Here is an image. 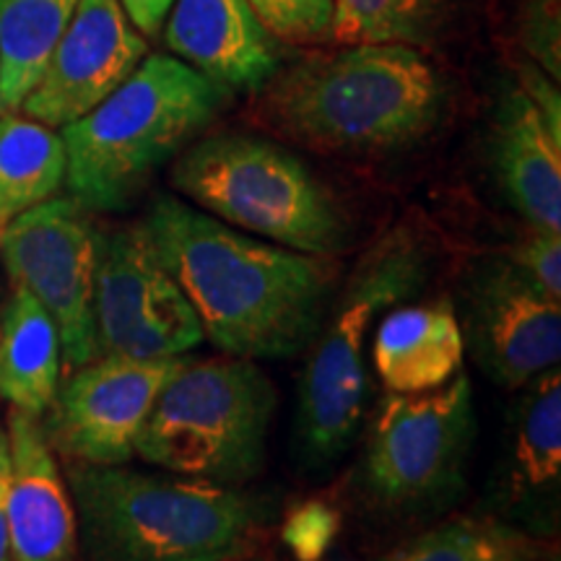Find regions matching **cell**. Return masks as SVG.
Wrapping results in <instances>:
<instances>
[{"label": "cell", "mask_w": 561, "mask_h": 561, "mask_svg": "<svg viewBox=\"0 0 561 561\" xmlns=\"http://www.w3.org/2000/svg\"><path fill=\"white\" fill-rule=\"evenodd\" d=\"M153 250L203 335L240 359H286L318 339L341 263L257 240L170 195L146 210Z\"/></svg>", "instance_id": "1"}, {"label": "cell", "mask_w": 561, "mask_h": 561, "mask_svg": "<svg viewBox=\"0 0 561 561\" xmlns=\"http://www.w3.org/2000/svg\"><path fill=\"white\" fill-rule=\"evenodd\" d=\"M445 83L409 45H348L301 60L265 83L263 112L278 133L333 153L416 144L439 123Z\"/></svg>", "instance_id": "2"}, {"label": "cell", "mask_w": 561, "mask_h": 561, "mask_svg": "<svg viewBox=\"0 0 561 561\" xmlns=\"http://www.w3.org/2000/svg\"><path fill=\"white\" fill-rule=\"evenodd\" d=\"M76 523L89 561H240L271 504L237 486L70 462Z\"/></svg>", "instance_id": "3"}, {"label": "cell", "mask_w": 561, "mask_h": 561, "mask_svg": "<svg viewBox=\"0 0 561 561\" xmlns=\"http://www.w3.org/2000/svg\"><path fill=\"white\" fill-rule=\"evenodd\" d=\"M229 102V91L172 55H146L107 100L62 125L66 185L89 210L136 198Z\"/></svg>", "instance_id": "4"}, {"label": "cell", "mask_w": 561, "mask_h": 561, "mask_svg": "<svg viewBox=\"0 0 561 561\" xmlns=\"http://www.w3.org/2000/svg\"><path fill=\"white\" fill-rule=\"evenodd\" d=\"M172 185L203 214L280 248L335 257L351 242L335 195L273 140L242 133L203 138L178 159Z\"/></svg>", "instance_id": "5"}, {"label": "cell", "mask_w": 561, "mask_h": 561, "mask_svg": "<svg viewBox=\"0 0 561 561\" xmlns=\"http://www.w3.org/2000/svg\"><path fill=\"white\" fill-rule=\"evenodd\" d=\"M276 405L252 359H185L159 390L136 455L167 473L237 486L263 471Z\"/></svg>", "instance_id": "6"}, {"label": "cell", "mask_w": 561, "mask_h": 561, "mask_svg": "<svg viewBox=\"0 0 561 561\" xmlns=\"http://www.w3.org/2000/svg\"><path fill=\"white\" fill-rule=\"evenodd\" d=\"M432 255L411 229H396L367 250L333 299L299 385L297 442L325 466L359 432L367 405L364 341L388 307L413 297L430 278Z\"/></svg>", "instance_id": "7"}, {"label": "cell", "mask_w": 561, "mask_h": 561, "mask_svg": "<svg viewBox=\"0 0 561 561\" xmlns=\"http://www.w3.org/2000/svg\"><path fill=\"white\" fill-rule=\"evenodd\" d=\"M473 437V385L462 371L437 390L390 392L367 437V491L382 507L403 512L450 500Z\"/></svg>", "instance_id": "8"}, {"label": "cell", "mask_w": 561, "mask_h": 561, "mask_svg": "<svg viewBox=\"0 0 561 561\" xmlns=\"http://www.w3.org/2000/svg\"><path fill=\"white\" fill-rule=\"evenodd\" d=\"M102 231L73 198H50L0 229V255L11 284L50 312L66 369L100 356L94 335V280Z\"/></svg>", "instance_id": "9"}, {"label": "cell", "mask_w": 561, "mask_h": 561, "mask_svg": "<svg viewBox=\"0 0 561 561\" xmlns=\"http://www.w3.org/2000/svg\"><path fill=\"white\" fill-rule=\"evenodd\" d=\"M94 335L100 356L123 359H178L203 341L198 314L140 221L102 234Z\"/></svg>", "instance_id": "10"}, {"label": "cell", "mask_w": 561, "mask_h": 561, "mask_svg": "<svg viewBox=\"0 0 561 561\" xmlns=\"http://www.w3.org/2000/svg\"><path fill=\"white\" fill-rule=\"evenodd\" d=\"M185 362L100 356L70 371L55 392L45 434L53 450L70 462L125 466L149 419L159 390Z\"/></svg>", "instance_id": "11"}, {"label": "cell", "mask_w": 561, "mask_h": 561, "mask_svg": "<svg viewBox=\"0 0 561 561\" xmlns=\"http://www.w3.org/2000/svg\"><path fill=\"white\" fill-rule=\"evenodd\" d=\"M460 331L491 380L510 390L528 388L561 362V299L507 257H496L468 280Z\"/></svg>", "instance_id": "12"}, {"label": "cell", "mask_w": 561, "mask_h": 561, "mask_svg": "<svg viewBox=\"0 0 561 561\" xmlns=\"http://www.w3.org/2000/svg\"><path fill=\"white\" fill-rule=\"evenodd\" d=\"M146 55L149 45L121 0H81L21 110L47 128H62L107 100Z\"/></svg>", "instance_id": "13"}, {"label": "cell", "mask_w": 561, "mask_h": 561, "mask_svg": "<svg viewBox=\"0 0 561 561\" xmlns=\"http://www.w3.org/2000/svg\"><path fill=\"white\" fill-rule=\"evenodd\" d=\"M491 159L502 193L533 229L561 231V96L541 68L504 89Z\"/></svg>", "instance_id": "14"}, {"label": "cell", "mask_w": 561, "mask_h": 561, "mask_svg": "<svg viewBox=\"0 0 561 561\" xmlns=\"http://www.w3.org/2000/svg\"><path fill=\"white\" fill-rule=\"evenodd\" d=\"M5 523L13 561H76L79 523L73 500L39 416H9V491Z\"/></svg>", "instance_id": "15"}, {"label": "cell", "mask_w": 561, "mask_h": 561, "mask_svg": "<svg viewBox=\"0 0 561 561\" xmlns=\"http://www.w3.org/2000/svg\"><path fill=\"white\" fill-rule=\"evenodd\" d=\"M164 39L182 62L227 91L263 89L278 73L276 37L248 0H174Z\"/></svg>", "instance_id": "16"}, {"label": "cell", "mask_w": 561, "mask_h": 561, "mask_svg": "<svg viewBox=\"0 0 561 561\" xmlns=\"http://www.w3.org/2000/svg\"><path fill=\"white\" fill-rule=\"evenodd\" d=\"M466 341L453 299L403 305L380 320L375 367L390 392H430L447 385L462 367Z\"/></svg>", "instance_id": "17"}, {"label": "cell", "mask_w": 561, "mask_h": 561, "mask_svg": "<svg viewBox=\"0 0 561 561\" xmlns=\"http://www.w3.org/2000/svg\"><path fill=\"white\" fill-rule=\"evenodd\" d=\"M60 335L50 312L13 286L0 325V396L13 409L42 416L60 385Z\"/></svg>", "instance_id": "18"}, {"label": "cell", "mask_w": 561, "mask_h": 561, "mask_svg": "<svg viewBox=\"0 0 561 561\" xmlns=\"http://www.w3.org/2000/svg\"><path fill=\"white\" fill-rule=\"evenodd\" d=\"M528 385L510 450V494L523 507L551 502L561 481V371L551 367Z\"/></svg>", "instance_id": "19"}, {"label": "cell", "mask_w": 561, "mask_h": 561, "mask_svg": "<svg viewBox=\"0 0 561 561\" xmlns=\"http://www.w3.org/2000/svg\"><path fill=\"white\" fill-rule=\"evenodd\" d=\"M66 182V146L32 117L0 115V229L55 198Z\"/></svg>", "instance_id": "20"}, {"label": "cell", "mask_w": 561, "mask_h": 561, "mask_svg": "<svg viewBox=\"0 0 561 561\" xmlns=\"http://www.w3.org/2000/svg\"><path fill=\"white\" fill-rule=\"evenodd\" d=\"M79 3L81 0H0V107H21Z\"/></svg>", "instance_id": "21"}, {"label": "cell", "mask_w": 561, "mask_h": 561, "mask_svg": "<svg viewBox=\"0 0 561 561\" xmlns=\"http://www.w3.org/2000/svg\"><path fill=\"white\" fill-rule=\"evenodd\" d=\"M385 561H536V541L494 517H455Z\"/></svg>", "instance_id": "22"}, {"label": "cell", "mask_w": 561, "mask_h": 561, "mask_svg": "<svg viewBox=\"0 0 561 561\" xmlns=\"http://www.w3.org/2000/svg\"><path fill=\"white\" fill-rule=\"evenodd\" d=\"M442 0H333L331 39L343 45H419Z\"/></svg>", "instance_id": "23"}, {"label": "cell", "mask_w": 561, "mask_h": 561, "mask_svg": "<svg viewBox=\"0 0 561 561\" xmlns=\"http://www.w3.org/2000/svg\"><path fill=\"white\" fill-rule=\"evenodd\" d=\"M276 39L307 45L331 37L333 0H248Z\"/></svg>", "instance_id": "24"}, {"label": "cell", "mask_w": 561, "mask_h": 561, "mask_svg": "<svg viewBox=\"0 0 561 561\" xmlns=\"http://www.w3.org/2000/svg\"><path fill=\"white\" fill-rule=\"evenodd\" d=\"M559 0H528L523 13V45L549 79H561Z\"/></svg>", "instance_id": "25"}, {"label": "cell", "mask_w": 561, "mask_h": 561, "mask_svg": "<svg viewBox=\"0 0 561 561\" xmlns=\"http://www.w3.org/2000/svg\"><path fill=\"white\" fill-rule=\"evenodd\" d=\"M507 261L546 294L561 299V231L533 229L510 250Z\"/></svg>", "instance_id": "26"}, {"label": "cell", "mask_w": 561, "mask_h": 561, "mask_svg": "<svg viewBox=\"0 0 561 561\" xmlns=\"http://www.w3.org/2000/svg\"><path fill=\"white\" fill-rule=\"evenodd\" d=\"M339 533V517L322 504H305L284 525V541L299 561H320L333 536Z\"/></svg>", "instance_id": "27"}, {"label": "cell", "mask_w": 561, "mask_h": 561, "mask_svg": "<svg viewBox=\"0 0 561 561\" xmlns=\"http://www.w3.org/2000/svg\"><path fill=\"white\" fill-rule=\"evenodd\" d=\"M121 3L125 9V16L130 19V24L144 37H157L167 16H170L174 0H121Z\"/></svg>", "instance_id": "28"}, {"label": "cell", "mask_w": 561, "mask_h": 561, "mask_svg": "<svg viewBox=\"0 0 561 561\" xmlns=\"http://www.w3.org/2000/svg\"><path fill=\"white\" fill-rule=\"evenodd\" d=\"M9 491V434L0 430V504H5Z\"/></svg>", "instance_id": "29"}, {"label": "cell", "mask_w": 561, "mask_h": 561, "mask_svg": "<svg viewBox=\"0 0 561 561\" xmlns=\"http://www.w3.org/2000/svg\"><path fill=\"white\" fill-rule=\"evenodd\" d=\"M0 561H13L11 541H9V523H5V504H0Z\"/></svg>", "instance_id": "30"}]
</instances>
